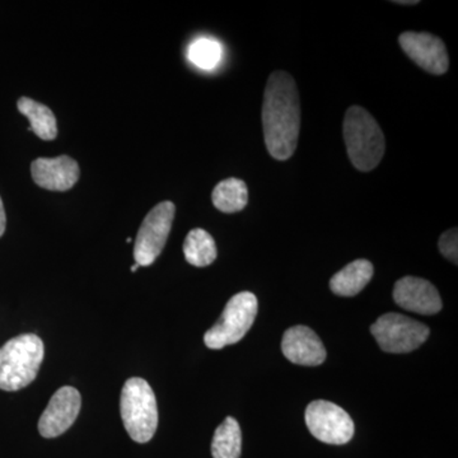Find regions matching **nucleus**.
<instances>
[{"label": "nucleus", "mask_w": 458, "mask_h": 458, "mask_svg": "<svg viewBox=\"0 0 458 458\" xmlns=\"http://www.w3.org/2000/svg\"><path fill=\"white\" fill-rule=\"evenodd\" d=\"M262 126L269 155L278 161L291 158L300 138L301 102L297 84L286 72H274L267 80Z\"/></svg>", "instance_id": "1"}, {"label": "nucleus", "mask_w": 458, "mask_h": 458, "mask_svg": "<svg viewBox=\"0 0 458 458\" xmlns=\"http://www.w3.org/2000/svg\"><path fill=\"white\" fill-rule=\"evenodd\" d=\"M344 140L349 158L357 170H375L385 155V135L381 126L360 106H352L344 119Z\"/></svg>", "instance_id": "2"}, {"label": "nucleus", "mask_w": 458, "mask_h": 458, "mask_svg": "<svg viewBox=\"0 0 458 458\" xmlns=\"http://www.w3.org/2000/svg\"><path fill=\"white\" fill-rule=\"evenodd\" d=\"M44 357V343L35 334H23L5 343L0 348V390L14 393L32 384Z\"/></svg>", "instance_id": "3"}, {"label": "nucleus", "mask_w": 458, "mask_h": 458, "mask_svg": "<svg viewBox=\"0 0 458 458\" xmlns=\"http://www.w3.org/2000/svg\"><path fill=\"white\" fill-rule=\"evenodd\" d=\"M120 412L132 441L147 443L153 438L158 427V408L156 394L146 379L134 377L125 382Z\"/></svg>", "instance_id": "4"}, {"label": "nucleus", "mask_w": 458, "mask_h": 458, "mask_svg": "<svg viewBox=\"0 0 458 458\" xmlns=\"http://www.w3.org/2000/svg\"><path fill=\"white\" fill-rule=\"evenodd\" d=\"M258 298L251 292H241L228 301L221 318L205 333V345L214 351L233 345L243 339L258 315Z\"/></svg>", "instance_id": "5"}, {"label": "nucleus", "mask_w": 458, "mask_h": 458, "mask_svg": "<svg viewBox=\"0 0 458 458\" xmlns=\"http://www.w3.org/2000/svg\"><path fill=\"white\" fill-rule=\"evenodd\" d=\"M379 348L386 352L403 354L418 349L429 336V328L417 319L399 313H386L370 327Z\"/></svg>", "instance_id": "6"}, {"label": "nucleus", "mask_w": 458, "mask_h": 458, "mask_svg": "<svg viewBox=\"0 0 458 458\" xmlns=\"http://www.w3.org/2000/svg\"><path fill=\"white\" fill-rule=\"evenodd\" d=\"M174 213V204L172 201H164L147 214L135 238L134 259L140 267H149L164 251L170 236Z\"/></svg>", "instance_id": "7"}, {"label": "nucleus", "mask_w": 458, "mask_h": 458, "mask_svg": "<svg viewBox=\"0 0 458 458\" xmlns=\"http://www.w3.org/2000/svg\"><path fill=\"white\" fill-rule=\"evenodd\" d=\"M304 418L312 436L327 445H345L354 436L351 415L330 401H313L307 406Z\"/></svg>", "instance_id": "8"}, {"label": "nucleus", "mask_w": 458, "mask_h": 458, "mask_svg": "<svg viewBox=\"0 0 458 458\" xmlns=\"http://www.w3.org/2000/svg\"><path fill=\"white\" fill-rule=\"evenodd\" d=\"M82 406V397L77 388L65 386L50 399L49 405L38 420V432L44 438L62 436L77 420Z\"/></svg>", "instance_id": "9"}, {"label": "nucleus", "mask_w": 458, "mask_h": 458, "mask_svg": "<svg viewBox=\"0 0 458 458\" xmlns=\"http://www.w3.org/2000/svg\"><path fill=\"white\" fill-rule=\"evenodd\" d=\"M401 49L428 73L445 74L450 66V57L445 42L432 33L403 32L399 38Z\"/></svg>", "instance_id": "10"}, {"label": "nucleus", "mask_w": 458, "mask_h": 458, "mask_svg": "<svg viewBox=\"0 0 458 458\" xmlns=\"http://www.w3.org/2000/svg\"><path fill=\"white\" fill-rule=\"evenodd\" d=\"M394 300L401 309L419 315H436L442 310V300L432 283L417 276H405L396 282Z\"/></svg>", "instance_id": "11"}, {"label": "nucleus", "mask_w": 458, "mask_h": 458, "mask_svg": "<svg viewBox=\"0 0 458 458\" xmlns=\"http://www.w3.org/2000/svg\"><path fill=\"white\" fill-rule=\"evenodd\" d=\"M36 185L50 191H68L80 180V165L69 156L56 158H38L31 165Z\"/></svg>", "instance_id": "12"}, {"label": "nucleus", "mask_w": 458, "mask_h": 458, "mask_svg": "<svg viewBox=\"0 0 458 458\" xmlns=\"http://www.w3.org/2000/svg\"><path fill=\"white\" fill-rule=\"evenodd\" d=\"M286 360L298 366L316 367L327 360V349L315 331L307 327H294L285 331L282 342Z\"/></svg>", "instance_id": "13"}, {"label": "nucleus", "mask_w": 458, "mask_h": 458, "mask_svg": "<svg viewBox=\"0 0 458 458\" xmlns=\"http://www.w3.org/2000/svg\"><path fill=\"white\" fill-rule=\"evenodd\" d=\"M373 265L369 260L360 259L346 265L330 280V288L334 293L342 297H352L363 291L364 286L372 279Z\"/></svg>", "instance_id": "14"}, {"label": "nucleus", "mask_w": 458, "mask_h": 458, "mask_svg": "<svg viewBox=\"0 0 458 458\" xmlns=\"http://www.w3.org/2000/svg\"><path fill=\"white\" fill-rule=\"evenodd\" d=\"M18 110L25 114L31 123L30 131L42 140H54L57 135L56 117L45 105L29 98H21L17 102Z\"/></svg>", "instance_id": "15"}, {"label": "nucleus", "mask_w": 458, "mask_h": 458, "mask_svg": "<svg viewBox=\"0 0 458 458\" xmlns=\"http://www.w3.org/2000/svg\"><path fill=\"white\" fill-rule=\"evenodd\" d=\"M212 200L214 207L223 213L241 212L249 203V190L242 180L231 177L214 188Z\"/></svg>", "instance_id": "16"}, {"label": "nucleus", "mask_w": 458, "mask_h": 458, "mask_svg": "<svg viewBox=\"0 0 458 458\" xmlns=\"http://www.w3.org/2000/svg\"><path fill=\"white\" fill-rule=\"evenodd\" d=\"M183 254L186 261L194 267H204L213 264L216 259V245L214 238L201 228L189 232L183 243Z\"/></svg>", "instance_id": "17"}, {"label": "nucleus", "mask_w": 458, "mask_h": 458, "mask_svg": "<svg viewBox=\"0 0 458 458\" xmlns=\"http://www.w3.org/2000/svg\"><path fill=\"white\" fill-rule=\"evenodd\" d=\"M242 433L236 419L228 417L216 428L212 442L213 458H240Z\"/></svg>", "instance_id": "18"}, {"label": "nucleus", "mask_w": 458, "mask_h": 458, "mask_svg": "<svg viewBox=\"0 0 458 458\" xmlns=\"http://www.w3.org/2000/svg\"><path fill=\"white\" fill-rule=\"evenodd\" d=\"M188 57L192 64L210 71L219 64L222 59V47L218 41L209 38H197L189 47Z\"/></svg>", "instance_id": "19"}, {"label": "nucleus", "mask_w": 458, "mask_h": 458, "mask_svg": "<svg viewBox=\"0 0 458 458\" xmlns=\"http://www.w3.org/2000/svg\"><path fill=\"white\" fill-rule=\"evenodd\" d=\"M439 251L448 260L457 265L458 259V232L457 228L448 229L439 238Z\"/></svg>", "instance_id": "20"}, {"label": "nucleus", "mask_w": 458, "mask_h": 458, "mask_svg": "<svg viewBox=\"0 0 458 458\" xmlns=\"http://www.w3.org/2000/svg\"><path fill=\"white\" fill-rule=\"evenodd\" d=\"M5 225H7V216H5L4 205L0 198V237L4 234Z\"/></svg>", "instance_id": "21"}, {"label": "nucleus", "mask_w": 458, "mask_h": 458, "mask_svg": "<svg viewBox=\"0 0 458 458\" xmlns=\"http://www.w3.org/2000/svg\"><path fill=\"white\" fill-rule=\"evenodd\" d=\"M394 4H401V5H415L419 4V2H414V0H409V2H394Z\"/></svg>", "instance_id": "22"}, {"label": "nucleus", "mask_w": 458, "mask_h": 458, "mask_svg": "<svg viewBox=\"0 0 458 458\" xmlns=\"http://www.w3.org/2000/svg\"><path fill=\"white\" fill-rule=\"evenodd\" d=\"M138 267H140V265H138V264L132 265V267H131L132 273H135V271L138 270Z\"/></svg>", "instance_id": "23"}]
</instances>
